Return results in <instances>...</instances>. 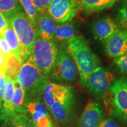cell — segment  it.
<instances>
[{
  "instance_id": "cell-3",
  "label": "cell",
  "mask_w": 127,
  "mask_h": 127,
  "mask_svg": "<svg viewBox=\"0 0 127 127\" xmlns=\"http://www.w3.org/2000/svg\"><path fill=\"white\" fill-rule=\"evenodd\" d=\"M18 38L22 64L31 55L32 46L37 37L35 28L24 11H21L8 18Z\"/></svg>"
},
{
  "instance_id": "cell-23",
  "label": "cell",
  "mask_w": 127,
  "mask_h": 127,
  "mask_svg": "<svg viewBox=\"0 0 127 127\" xmlns=\"http://www.w3.org/2000/svg\"><path fill=\"white\" fill-rule=\"evenodd\" d=\"M18 1L21 5L25 14L29 18L32 24L35 28L36 18L37 13L31 0H18Z\"/></svg>"
},
{
  "instance_id": "cell-18",
  "label": "cell",
  "mask_w": 127,
  "mask_h": 127,
  "mask_svg": "<svg viewBox=\"0 0 127 127\" xmlns=\"http://www.w3.org/2000/svg\"><path fill=\"white\" fill-rule=\"evenodd\" d=\"M85 13L90 14L101 12L112 7L118 0H79Z\"/></svg>"
},
{
  "instance_id": "cell-5",
  "label": "cell",
  "mask_w": 127,
  "mask_h": 127,
  "mask_svg": "<svg viewBox=\"0 0 127 127\" xmlns=\"http://www.w3.org/2000/svg\"><path fill=\"white\" fill-rule=\"evenodd\" d=\"M78 69L70 54L64 49L58 50L54 65L49 75L55 83H73L78 78Z\"/></svg>"
},
{
  "instance_id": "cell-14",
  "label": "cell",
  "mask_w": 127,
  "mask_h": 127,
  "mask_svg": "<svg viewBox=\"0 0 127 127\" xmlns=\"http://www.w3.org/2000/svg\"><path fill=\"white\" fill-rule=\"evenodd\" d=\"M117 29L118 27L115 21L109 16L100 18L92 25V32L95 38L102 43H104Z\"/></svg>"
},
{
  "instance_id": "cell-36",
  "label": "cell",
  "mask_w": 127,
  "mask_h": 127,
  "mask_svg": "<svg viewBox=\"0 0 127 127\" xmlns=\"http://www.w3.org/2000/svg\"><path fill=\"white\" fill-rule=\"evenodd\" d=\"M124 1V2H125V4H127V0H123Z\"/></svg>"
},
{
  "instance_id": "cell-38",
  "label": "cell",
  "mask_w": 127,
  "mask_h": 127,
  "mask_svg": "<svg viewBox=\"0 0 127 127\" xmlns=\"http://www.w3.org/2000/svg\"><path fill=\"white\" fill-rule=\"evenodd\" d=\"M57 127L55 126V125H52V126H51V127Z\"/></svg>"
},
{
  "instance_id": "cell-29",
  "label": "cell",
  "mask_w": 127,
  "mask_h": 127,
  "mask_svg": "<svg viewBox=\"0 0 127 127\" xmlns=\"http://www.w3.org/2000/svg\"><path fill=\"white\" fill-rule=\"evenodd\" d=\"M8 78L6 76L0 77V107L3 108V98L6 87H7Z\"/></svg>"
},
{
  "instance_id": "cell-31",
  "label": "cell",
  "mask_w": 127,
  "mask_h": 127,
  "mask_svg": "<svg viewBox=\"0 0 127 127\" xmlns=\"http://www.w3.org/2000/svg\"><path fill=\"white\" fill-rule=\"evenodd\" d=\"M9 24V22L7 17L0 12V35H2L7 30Z\"/></svg>"
},
{
  "instance_id": "cell-30",
  "label": "cell",
  "mask_w": 127,
  "mask_h": 127,
  "mask_svg": "<svg viewBox=\"0 0 127 127\" xmlns=\"http://www.w3.org/2000/svg\"><path fill=\"white\" fill-rule=\"evenodd\" d=\"M98 127H120V125L112 118H104L100 123Z\"/></svg>"
},
{
  "instance_id": "cell-34",
  "label": "cell",
  "mask_w": 127,
  "mask_h": 127,
  "mask_svg": "<svg viewBox=\"0 0 127 127\" xmlns=\"http://www.w3.org/2000/svg\"><path fill=\"white\" fill-rule=\"evenodd\" d=\"M122 78H123V81H124V84H125V87H126V88L127 89V77H123Z\"/></svg>"
},
{
  "instance_id": "cell-12",
  "label": "cell",
  "mask_w": 127,
  "mask_h": 127,
  "mask_svg": "<svg viewBox=\"0 0 127 127\" xmlns=\"http://www.w3.org/2000/svg\"><path fill=\"white\" fill-rule=\"evenodd\" d=\"M105 118L102 107L96 101L89 102L82 112L79 121V127H98Z\"/></svg>"
},
{
  "instance_id": "cell-21",
  "label": "cell",
  "mask_w": 127,
  "mask_h": 127,
  "mask_svg": "<svg viewBox=\"0 0 127 127\" xmlns=\"http://www.w3.org/2000/svg\"><path fill=\"white\" fill-rule=\"evenodd\" d=\"M21 11L24 9L18 0H0V12L7 18Z\"/></svg>"
},
{
  "instance_id": "cell-9",
  "label": "cell",
  "mask_w": 127,
  "mask_h": 127,
  "mask_svg": "<svg viewBox=\"0 0 127 127\" xmlns=\"http://www.w3.org/2000/svg\"><path fill=\"white\" fill-rule=\"evenodd\" d=\"M74 88L64 97L54 102L48 110L57 123L65 125L72 120L75 109Z\"/></svg>"
},
{
  "instance_id": "cell-25",
  "label": "cell",
  "mask_w": 127,
  "mask_h": 127,
  "mask_svg": "<svg viewBox=\"0 0 127 127\" xmlns=\"http://www.w3.org/2000/svg\"><path fill=\"white\" fill-rule=\"evenodd\" d=\"M114 65L119 72L127 74V52L121 56L114 58Z\"/></svg>"
},
{
  "instance_id": "cell-27",
  "label": "cell",
  "mask_w": 127,
  "mask_h": 127,
  "mask_svg": "<svg viewBox=\"0 0 127 127\" xmlns=\"http://www.w3.org/2000/svg\"><path fill=\"white\" fill-rule=\"evenodd\" d=\"M52 0H31L37 14L47 11L48 8Z\"/></svg>"
},
{
  "instance_id": "cell-4",
  "label": "cell",
  "mask_w": 127,
  "mask_h": 127,
  "mask_svg": "<svg viewBox=\"0 0 127 127\" xmlns=\"http://www.w3.org/2000/svg\"><path fill=\"white\" fill-rule=\"evenodd\" d=\"M58 51L54 42L37 36L30 58L44 75H49L54 65Z\"/></svg>"
},
{
  "instance_id": "cell-10",
  "label": "cell",
  "mask_w": 127,
  "mask_h": 127,
  "mask_svg": "<svg viewBox=\"0 0 127 127\" xmlns=\"http://www.w3.org/2000/svg\"><path fill=\"white\" fill-rule=\"evenodd\" d=\"M109 91L113 102L114 117L127 123V89L123 78L115 79Z\"/></svg>"
},
{
  "instance_id": "cell-7",
  "label": "cell",
  "mask_w": 127,
  "mask_h": 127,
  "mask_svg": "<svg viewBox=\"0 0 127 127\" xmlns=\"http://www.w3.org/2000/svg\"><path fill=\"white\" fill-rule=\"evenodd\" d=\"M81 9L79 0H52L47 12L57 23L61 24L72 20Z\"/></svg>"
},
{
  "instance_id": "cell-24",
  "label": "cell",
  "mask_w": 127,
  "mask_h": 127,
  "mask_svg": "<svg viewBox=\"0 0 127 127\" xmlns=\"http://www.w3.org/2000/svg\"><path fill=\"white\" fill-rule=\"evenodd\" d=\"M12 124L14 127H35L30 118L24 114H17Z\"/></svg>"
},
{
  "instance_id": "cell-11",
  "label": "cell",
  "mask_w": 127,
  "mask_h": 127,
  "mask_svg": "<svg viewBox=\"0 0 127 127\" xmlns=\"http://www.w3.org/2000/svg\"><path fill=\"white\" fill-rule=\"evenodd\" d=\"M105 53L109 57L115 58L127 52V32L117 29L104 42Z\"/></svg>"
},
{
  "instance_id": "cell-19",
  "label": "cell",
  "mask_w": 127,
  "mask_h": 127,
  "mask_svg": "<svg viewBox=\"0 0 127 127\" xmlns=\"http://www.w3.org/2000/svg\"><path fill=\"white\" fill-rule=\"evenodd\" d=\"M2 36L7 42L12 54L15 56L21 62L20 57V43H19V41L17 35H16L15 31L12 28L10 23H9L7 30L3 33Z\"/></svg>"
},
{
  "instance_id": "cell-1",
  "label": "cell",
  "mask_w": 127,
  "mask_h": 127,
  "mask_svg": "<svg viewBox=\"0 0 127 127\" xmlns=\"http://www.w3.org/2000/svg\"><path fill=\"white\" fill-rule=\"evenodd\" d=\"M67 50L77 65L79 81L85 86L90 74L99 65V60L92 51L82 35H75L68 40Z\"/></svg>"
},
{
  "instance_id": "cell-6",
  "label": "cell",
  "mask_w": 127,
  "mask_h": 127,
  "mask_svg": "<svg viewBox=\"0 0 127 127\" xmlns=\"http://www.w3.org/2000/svg\"><path fill=\"white\" fill-rule=\"evenodd\" d=\"M115 80L113 72L98 66L88 77L85 86L94 98L101 100Z\"/></svg>"
},
{
  "instance_id": "cell-17",
  "label": "cell",
  "mask_w": 127,
  "mask_h": 127,
  "mask_svg": "<svg viewBox=\"0 0 127 127\" xmlns=\"http://www.w3.org/2000/svg\"><path fill=\"white\" fill-rule=\"evenodd\" d=\"M15 88V81L8 78L3 98V109L5 114V121L11 123L17 115L12 105V95Z\"/></svg>"
},
{
  "instance_id": "cell-22",
  "label": "cell",
  "mask_w": 127,
  "mask_h": 127,
  "mask_svg": "<svg viewBox=\"0 0 127 127\" xmlns=\"http://www.w3.org/2000/svg\"><path fill=\"white\" fill-rule=\"evenodd\" d=\"M22 63L14 55H11L7 60V65L5 75L8 78L17 81L18 74L21 68Z\"/></svg>"
},
{
  "instance_id": "cell-2",
  "label": "cell",
  "mask_w": 127,
  "mask_h": 127,
  "mask_svg": "<svg viewBox=\"0 0 127 127\" xmlns=\"http://www.w3.org/2000/svg\"><path fill=\"white\" fill-rule=\"evenodd\" d=\"M17 81L24 91L26 99L42 96L50 78L44 75L29 57L22 64Z\"/></svg>"
},
{
  "instance_id": "cell-16",
  "label": "cell",
  "mask_w": 127,
  "mask_h": 127,
  "mask_svg": "<svg viewBox=\"0 0 127 127\" xmlns=\"http://www.w3.org/2000/svg\"><path fill=\"white\" fill-rule=\"evenodd\" d=\"M78 29L74 22L68 21L59 24L55 30L53 41L61 45L67 44L68 40L77 35Z\"/></svg>"
},
{
  "instance_id": "cell-37",
  "label": "cell",
  "mask_w": 127,
  "mask_h": 127,
  "mask_svg": "<svg viewBox=\"0 0 127 127\" xmlns=\"http://www.w3.org/2000/svg\"><path fill=\"white\" fill-rule=\"evenodd\" d=\"M2 76H4V75H3L2 74H1V73H0V77H2Z\"/></svg>"
},
{
  "instance_id": "cell-20",
  "label": "cell",
  "mask_w": 127,
  "mask_h": 127,
  "mask_svg": "<svg viewBox=\"0 0 127 127\" xmlns=\"http://www.w3.org/2000/svg\"><path fill=\"white\" fill-rule=\"evenodd\" d=\"M12 105L15 112L18 114H26L25 109V94L18 82L15 81V88L12 95Z\"/></svg>"
},
{
  "instance_id": "cell-26",
  "label": "cell",
  "mask_w": 127,
  "mask_h": 127,
  "mask_svg": "<svg viewBox=\"0 0 127 127\" xmlns=\"http://www.w3.org/2000/svg\"><path fill=\"white\" fill-rule=\"evenodd\" d=\"M117 20L123 30L127 32V4H124L119 9Z\"/></svg>"
},
{
  "instance_id": "cell-8",
  "label": "cell",
  "mask_w": 127,
  "mask_h": 127,
  "mask_svg": "<svg viewBox=\"0 0 127 127\" xmlns=\"http://www.w3.org/2000/svg\"><path fill=\"white\" fill-rule=\"evenodd\" d=\"M25 115L35 127H50L54 124L49 111L44 104L42 96L25 99Z\"/></svg>"
},
{
  "instance_id": "cell-33",
  "label": "cell",
  "mask_w": 127,
  "mask_h": 127,
  "mask_svg": "<svg viewBox=\"0 0 127 127\" xmlns=\"http://www.w3.org/2000/svg\"><path fill=\"white\" fill-rule=\"evenodd\" d=\"M3 121H5L4 111V109L0 107V123Z\"/></svg>"
},
{
  "instance_id": "cell-35",
  "label": "cell",
  "mask_w": 127,
  "mask_h": 127,
  "mask_svg": "<svg viewBox=\"0 0 127 127\" xmlns=\"http://www.w3.org/2000/svg\"><path fill=\"white\" fill-rule=\"evenodd\" d=\"M9 125H10V127H13V125H12V122H11V123H9Z\"/></svg>"
},
{
  "instance_id": "cell-15",
  "label": "cell",
  "mask_w": 127,
  "mask_h": 127,
  "mask_svg": "<svg viewBox=\"0 0 127 127\" xmlns=\"http://www.w3.org/2000/svg\"><path fill=\"white\" fill-rule=\"evenodd\" d=\"M72 89L69 85L49 82L44 88L42 95L47 108L48 109L54 102L64 97Z\"/></svg>"
},
{
  "instance_id": "cell-13",
  "label": "cell",
  "mask_w": 127,
  "mask_h": 127,
  "mask_svg": "<svg viewBox=\"0 0 127 127\" xmlns=\"http://www.w3.org/2000/svg\"><path fill=\"white\" fill-rule=\"evenodd\" d=\"M58 24L47 12L37 14L35 25L36 35L41 38L54 42V35Z\"/></svg>"
},
{
  "instance_id": "cell-28",
  "label": "cell",
  "mask_w": 127,
  "mask_h": 127,
  "mask_svg": "<svg viewBox=\"0 0 127 127\" xmlns=\"http://www.w3.org/2000/svg\"><path fill=\"white\" fill-rule=\"evenodd\" d=\"M0 55L8 60L12 54L10 49L2 35H0Z\"/></svg>"
},
{
  "instance_id": "cell-32",
  "label": "cell",
  "mask_w": 127,
  "mask_h": 127,
  "mask_svg": "<svg viewBox=\"0 0 127 127\" xmlns=\"http://www.w3.org/2000/svg\"><path fill=\"white\" fill-rule=\"evenodd\" d=\"M7 60L5 57L0 55V73L4 76H6L5 73L7 65Z\"/></svg>"
}]
</instances>
